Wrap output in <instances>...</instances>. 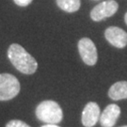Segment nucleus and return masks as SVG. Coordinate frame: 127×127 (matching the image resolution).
Wrapping results in <instances>:
<instances>
[{
	"label": "nucleus",
	"instance_id": "1",
	"mask_svg": "<svg viewBox=\"0 0 127 127\" xmlns=\"http://www.w3.org/2000/svg\"><path fill=\"white\" fill-rule=\"evenodd\" d=\"M8 58L19 72L32 74L38 69V62L23 46L12 43L8 49Z\"/></svg>",
	"mask_w": 127,
	"mask_h": 127
},
{
	"label": "nucleus",
	"instance_id": "2",
	"mask_svg": "<svg viewBox=\"0 0 127 127\" xmlns=\"http://www.w3.org/2000/svg\"><path fill=\"white\" fill-rule=\"evenodd\" d=\"M36 117L47 124H58L63 119V111L57 102L46 100L36 107Z\"/></svg>",
	"mask_w": 127,
	"mask_h": 127
},
{
	"label": "nucleus",
	"instance_id": "3",
	"mask_svg": "<svg viewBox=\"0 0 127 127\" xmlns=\"http://www.w3.org/2000/svg\"><path fill=\"white\" fill-rule=\"evenodd\" d=\"M20 83L10 73H0V101L13 99L20 92Z\"/></svg>",
	"mask_w": 127,
	"mask_h": 127
},
{
	"label": "nucleus",
	"instance_id": "4",
	"mask_svg": "<svg viewBox=\"0 0 127 127\" xmlns=\"http://www.w3.org/2000/svg\"><path fill=\"white\" fill-rule=\"evenodd\" d=\"M119 9V4L115 0H106L95 6L91 11V18L95 22H100L113 16Z\"/></svg>",
	"mask_w": 127,
	"mask_h": 127
},
{
	"label": "nucleus",
	"instance_id": "5",
	"mask_svg": "<svg viewBox=\"0 0 127 127\" xmlns=\"http://www.w3.org/2000/svg\"><path fill=\"white\" fill-rule=\"evenodd\" d=\"M78 51L84 63L89 66L95 65L98 59V54L95 44L91 39L83 38L78 41Z\"/></svg>",
	"mask_w": 127,
	"mask_h": 127
},
{
	"label": "nucleus",
	"instance_id": "6",
	"mask_svg": "<svg viewBox=\"0 0 127 127\" xmlns=\"http://www.w3.org/2000/svg\"><path fill=\"white\" fill-rule=\"evenodd\" d=\"M104 37L109 43L117 48L127 45V33L118 27H109L104 31Z\"/></svg>",
	"mask_w": 127,
	"mask_h": 127
},
{
	"label": "nucleus",
	"instance_id": "7",
	"mask_svg": "<svg viewBox=\"0 0 127 127\" xmlns=\"http://www.w3.org/2000/svg\"><path fill=\"white\" fill-rule=\"evenodd\" d=\"M100 119V107L95 102L86 104L82 112V124L85 127H93Z\"/></svg>",
	"mask_w": 127,
	"mask_h": 127
},
{
	"label": "nucleus",
	"instance_id": "8",
	"mask_svg": "<svg viewBox=\"0 0 127 127\" xmlns=\"http://www.w3.org/2000/svg\"><path fill=\"white\" fill-rule=\"evenodd\" d=\"M121 115V108L116 104H108L100 115V123L103 127H113Z\"/></svg>",
	"mask_w": 127,
	"mask_h": 127
},
{
	"label": "nucleus",
	"instance_id": "9",
	"mask_svg": "<svg viewBox=\"0 0 127 127\" xmlns=\"http://www.w3.org/2000/svg\"><path fill=\"white\" fill-rule=\"evenodd\" d=\"M108 96L114 101L127 99V81H119L110 87Z\"/></svg>",
	"mask_w": 127,
	"mask_h": 127
},
{
	"label": "nucleus",
	"instance_id": "10",
	"mask_svg": "<svg viewBox=\"0 0 127 127\" xmlns=\"http://www.w3.org/2000/svg\"><path fill=\"white\" fill-rule=\"evenodd\" d=\"M56 2L59 9L69 13L77 11L81 6L80 0H56Z\"/></svg>",
	"mask_w": 127,
	"mask_h": 127
},
{
	"label": "nucleus",
	"instance_id": "11",
	"mask_svg": "<svg viewBox=\"0 0 127 127\" xmlns=\"http://www.w3.org/2000/svg\"><path fill=\"white\" fill-rule=\"evenodd\" d=\"M6 127H30L27 123H24L20 120H12L9 121V123L6 124Z\"/></svg>",
	"mask_w": 127,
	"mask_h": 127
},
{
	"label": "nucleus",
	"instance_id": "12",
	"mask_svg": "<svg viewBox=\"0 0 127 127\" xmlns=\"http://www.w3.org/2000/svg\"><path fill=\"white\" fill-rule=\"evenodd\" d=\"M13 1L17 6H20V7H27V6H28V5L31 3L33 0H13Z\"/></svg>",
	"mask_w": 127,
	"mask_h": 127
},
{
	"label": "nucleus",
	"instance_id": "13",
	"mask_svg": "<svg viewBox=\"0 0 127 127\" xmlns=\"http://www.w3.org/2000/svg\"><path fill=\"white\" fill-rule=\"evenodd\" d=\"M41 127H60V126L57 125V124H44V125H42Z\"/></svg>",
	"mask_w": 127,
	"mask_h": 127
},
{
	"label": "nucleus",
	"instance_id": "14",
	"mask_svg": "<svg viewBox=\"0 0 127 127\" xmlns=\"http://www.w3.org/2000/svg\"><path fill=\"white\" fill-rule=\"evenodd\" d=\"M124 21H125V24L127 25V12L125 13V15H124Z\"/></svg>",
	"mask_w": 127,
	"mask_h": 127
},
{
	"label": "nucleus",
	"instance_id": "15",
	"mask_svg": "<svg viewBox=\"0 0 127 127\" xmlns=\"http://www.w3.org/2000/svg\"><path fill=\"white\" fill-rule=\"evenodd\" d=\"M121 127H127V125H125V126H121Z\"/></svg>",
	"mask_w": 127,
	"mask_h": 127
}]
</instances>
